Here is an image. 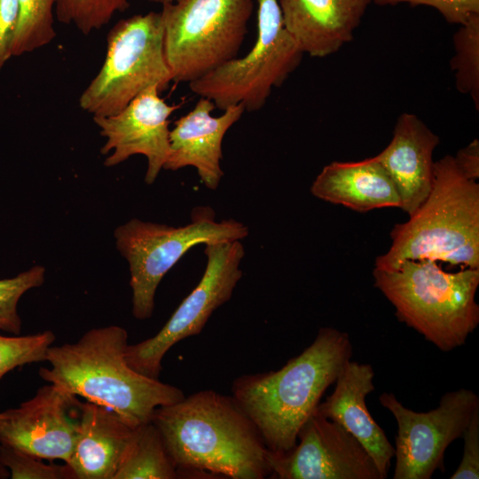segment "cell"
<instances>
[{"mask_svg": "<svg viewBox=\"0 0 479 479\" xmlns=\"http://www.w3.org/2000/svg\"><path fill=\"white\" fill-rule=\"evenodd\" d=\"M151 421L162 436L178 477H270V451L232 396L200 390L156 408Z\"/></svg>", "mask_w": 479, "mask_h": 479, "instance_id": "obj_1", "label": "cell"}, {"mask_svg": "<svg viewBox=\"0 0 479 479\" xmlns=\"http://www.w3.org/2000/svg\"><path fill=\"white\" fill-rule=\"evenodd\" d=\"M351 357L347 333L321 327L312 343L279 370L234 379L232 397L255 424L268 450L287 452Z\"/></svg>", "mask_w": 479, "mask_h": 479, "instance_id": "obj_2", "label": "cell"}, {"mask_svg": "<svg viewBox=\"0 0 479 479\" xmlns=\"http://www.w3.org/2000/svg\"><path fill=\"white\" fill-rule=\"evenodd\" d=\"M128 332L119 326L87 331L73 343L51 345L38 373L74 396L114 411L136 428L152 419L156 408L174 404L182 389L132 369L125 357Z\"/></svg>", "mask_w": 479, "mask_h": 479, "instance_id": "obj_3", "label": "cell"}, {"mask_svg": "<svg viewBox=\"0 0 479 479\" xmlns=\"http://www.w3.org/2000/svg\"><path fill=\"white\" fill-rule=\"evenodd\" d=\"M388 252L375 269L394 271L406 260H433L479 268V185L467 178L454 158L435 161L430 193L408 221L397 224Z\"/></svg>", "mask_w": 479, "mask_h": 479, "instance_id": "obj_4", "label": "cell"}, {"mask_svg": "<svg viewBox=\"0 0 479 479\" xmlns=\"http://www.w3.org/2000/svg\"><path fill=\"white\" fill-rule=\"evenodd\" d=\"M373 276L397 319L442 351L464 345L479 324V268L449 272L433 260H406L394 271L374 268Z\"/></svg>", "mask_w": 479, "mask_h": 479, "instance_id": "obj_5", "label": "cell"}, {"mask_svg": "<svg viewBox=\"0 0 479 479\" xmlns=\"http://www.w3.org/2000/svg\"><path fill=\"white\" fill-rule=\"evenodd\" d=\"M253 0H177L162 5L165 59L172 82H191L237 57Z\"/></svg>", "mask_w": 479, "mask_h": 479, "instance_id": "obj_6", "label": "cell"}, {"mask_svg": "<svg viewBox=\"0 0 479 479\" xmlns=\"http://www.w3.org/2000/svg\"><path fill=\"white\" fill-rule=\"evenodd\" d=\"M248 228L234 219L216 222L208 207L192 210L191 223L179 227L134 218L116 228V247L130 266L132 314L148 319L154 310L157 287L165 274L199 244L240 240Z\"/></svg>", "mask_w": 479, "mask_h": 479, "instance_id": "obj_7", "label": "cell"}, {"mask_svg": "<svg viewBox=\"0 0 479 479\" xmlns=\"http://www.w3.org/2000/svg\"><path fill=\"white\" fill-rule=\"evenodd\" d=\"M171 82L161 12L136 14L108 32L104 63L81 94L79 105L93 117L109 116L148 87L157 85L161 91Z\"/></svg>", "mask_w": 479, "mask_h": 479, "instance_id": "obj_8", "label": "cell"}, {"mask_svg": "<svg viewBox=\"0 0 479 479\" xmlns=\"http://www.w3.org/2000/svg\"><path fill=\"white\" fill-rule=\"evenodd\" d=\"M256 2L257 33L251 50L189 82L194 94L223 111L240 104L247 112L260 110L271 90L285 82L304 54L284 27L279 1Z\"/></svg>", "mask_w": 479, "mask_h": 479, "instance_id": "obj_9", "label": "cell"}, {"mask_svg": "<svg viewBox=\"0 0 479 479\" xmlns=\"http://www.w3.org/2000/svg\"><path fill=\"white\" fill-rule=\"evenodd\" d=\"M207 265L194 289L182 301L166 324L153 337L128 344L125 357L139 373L159 379L162 359L180 341L198 335L213 312L228 302L242 277L245 250L240 240L205 244Z\"/></svg>", "mask_w": 479, "mask_h": 479, "instance_id": "obj_10", "label": "cell"}, {"mask_svg": "<svg viewBox=\"0 0 479 479\" xmlns=\"http://www.w3.org/2000/svg\"><path fill=\"white\" fill-rule=\"evenodd\" d=\"M379 400L397 424L394 479H429L436 469L444 470L446 449L462 438L479 409L478 395L467 389L445 393L438 406L428 412L405 407L393 393L383 392Z\"/></svg>", "mask_w": 479, "mask_h": 479, "instance_id": "obj_11", "label": "cell"}, {"mask_svg": "<svg viewBox=\"0 0 479 479\" xmlns=\"http://www.w3.org/2000/svg\"><path fill=\"white\" fill-rule=\"evenodd\" d=\"M270 478L382 479L364 445L342 425L316 410L287 452H269Z\"/></svg>", "mask_w": 479, "mask_h": 479, "instance_id": "obj_12", "label": "cell"}, {"mask_svg": "<svg viewBox=\"0 0 479 479\" xmlns=\"http://www.w3.org/2000/svg\"><path fill=\"white\" fill-rule=\"evenodd\" d=\"M79 403L56 384L43 386L19 407L0 412V444L67 463L78 435Z\"/></svg>", "mask_w": 479, "mask_h": 479, "instance_id": "obj_13", "label": "cell"}, {"mask_svg": "<svg viewBox=\"0 0 479 479\" xmlns=\"http://www.w3.org/2000/svg\"><path fill=\"white\" fill-rule=\"evenodd\" d=\"M153 85L135 97L123 109L109 116H94L100 134L106 138L102 154H109L104 164L118 165L130 156L147 159L145 181L153 184L166 162L169 148V116L179 105H169Z\"/></svg>", "mask_w": 479, "mask_h": 479, "instance_id": "obj_14", "label": "cell"}, {"mask_svg": "<svg viewBox=\"0 0 479 479\" xmlns=\"http://www.w3.org/2000/svg\"><path fill=\"white\" fill-rule=\"evenodd\" d=\"M215 104L200 97L194 107L181 116L169 130V148L163 169L177 170L192 166L201 182L216 190L224 176L222 143L228 130L245 112L243 105L232 106L219 116H212Z\"/></svg>", "mask_w": 479, "mask_h": 479, "instance_id": "obj_15", "label": "cell"}, {"mask_svg": "<svg viewBox=\"0 0 479 479\" xmlns=\"http://www.w3.org/2000/svg\"><path fill=\"white\" fill-rule=\"evenodd\" d=\"M439 142V137L419 117L404 113L397 118L389 144L374 156L393 181L400 208L409 216L431 192L433 153Z\"/></svg>", "mask_w": 479, "mask_h": 479, "instance_id": "obj_16", "label": "cell"}, {"mask_svg": "<svg viewBox=\"0 0 479 479\" xmlns=\"http://www.w3.org/2000/svg\"><path fill=\"white\" fill-rule=\"evenodd\" d=\"M370 364L349 361L338 375L334 389L316 411L342 425L373 459L382 479L387 478L395 448L367 409L365 397L374 390Z\"/></svg>", "mask_w": 479, "mask_h": 479, "instance_id": "obj_17", "label": "cell"}, {"mask_svg": "<svg viewBox=\"0 0 479 479\" xmlns=\"http://www.w3.org/2000/svg\"><path fill=\"white\" fill-rule=\"evenodd\" d=\"M284 27L303 53L323 58L353 37L373 0H278Z\"/></svg>", "mask_w": 479, "mask_h": 479, "instance_id": "obj_18", "label": "cell"}, {"mask_svg": "<svg viewBox=\"0 0 479 479\" xmlns=\"http://www.w3.org/2000/svg\"><path fill=\"white\" fill-rule=\"evenodd\" d=\"M134 429L108 407L80 402L77 439L65 463L72 479H114Z\"/></svg>", "mask_w": 479, "mask_h": 479, "instance_id": "obj_19", "label": "cell"}, {"mask_svg": "<svg viewBox=\"0 0 479 479\" xmlns=\"http://www.w3.org/2000/svg\"><path fill=\"white\" fill-rule=\"evenodd\" d=\"M310 192L325 201L362 213L400 208L401 204L393 181L374 157L331 162L317 176Z\"/></svg>", "mask_w": 479, "mask_h": 479, "instance_id": "obj_20", "label": "cell"}, {"mask_svg": "<svg viewBox=\"0 0 479 479\" xmlns=\"http://www.w3.org/2000/svg\"><path fill=\"white\" fill-rule=\"evenodd\" d=\"M177 467L150 420L134 429L114 479H175Z\"/></svg>", "mask_w": 479, "mask_h": 479, "instance_id": "obj_21", "label": "cell"}, {"mask_svg": "<svg viewBox=\"0 0 479 479\" xmlns=\"http://www.w3.org/2000/svg\"><path fill=\"white\" fill-rule=\"evenodd\" d=\"M454 55L451 67L456 89L469 94L479 110V13L473 14L453 35Z\"/></svg>", "mask_w": 479, "mask_h": 479, "instance_id": "obj_22", "label": "cell"}, {"mask_svg": "<svg viewBox=\"0 0 479 479\" xmlns=\"http://www.w3.org/2000/svg\"><path fill=\"white\" fill-rule=\"evenodd\" d=\"M58 0H19L20 18L14 38L12 57L35 51L56 37L55 6Z\"/></svg>", "mask_w": 479, "mask_h": 479, "instance_id": "obj_23", "label": "cell"}, {"mask_svg": "<svg viewBox=\"0 0 479 479\" xmlns=\"http://www.w3.org/2000/svg\"><path fill=\"white\" fill-rule=\"evenodd\" d=\"M128 7L129 0H58L55 14L59 22L74 25L82 34L89 35Z\"/></svg>", "mask_w": 479, "mask_h": 479, "instance_id": "obj_24", "label": "cell"}, {"mask_svg": "<svg viewBox=\"0 0 479 479\" xmlns=\"http://www.w3.org/2000/svg\"><path fill=\"white\" fill-rule=\"evenodd\" d=\"M55 339L50 330L27 335L0 334V379L16 367L46 361L47 351Z\"/></svg>", "mask_w": 479, "mask_h": 479, "instance_id": "obj_25", "label": "cell"}, {"mask_svg": "<svg viewBox=\"0 0 479 479\" xmlns=\"http://www.w3.org/2000/svg\"><path fill=\"white\" fill-rule=\"evenodd\" d=\"M45 269L35 266L10 279H0V330L20 334L21 319L18 302L29 289L40 287L44 281Z\"/></svg>", "mask_w": 479, "mask_h": 479, "instance_id": "obj_26", "label": "cell"}, {"mask_svg": "<svg viewBox=\"0 0 479 479\" xmlns=\"http://www.w3.org/2000/svg\"><path fill=\"white\" fill-rule=\"evenodd\" d=\"M27 452L0 444V464L12 479H72L67 466L46 463Z\"/></svg>", "mask_w": 479, "mask_h": 479, "instance_id": "obj_27", "label": "cell"}, {"mask_svg": "<svg viewBox=\"0 0 479 479\" xmlns=\"http://www.w3.org/2000/svg\"><path fill=\"white\" fill-rule=\"evenodd\" d=\"M379 5L409 3L413 5H428L436 9L452 24H464L473 14L479 13V0H373Z\"/></svg>", "mask_w": 479, "mask_h": 479, "instance_id": "obj_28", "label": "cell"}, {"mask_svg": "<svg viewBox=\"0 0 479 479\" xmlns=\"http://www.w3.org/2000/svg\"><path fill=\"white\" fill-rule=\"evenodd\" d=\"M463 456L451 479L479 478V409H477L462 436Z\"/></svg>", "mask_w": 479, "mask_h": 479, "instance_id": "obj_29", "label": "cell"}, {"mask_svg": "<svg viewBox=\"0 0 479 479\" xmlns=\"http://www.w3.org/2000/svg\"><path fill=\"white\" fill-rule=\"evenodd\" d=\"M19 18V0H0V71L12 57Z\"/></svg>", "mask_w": 479, "mask_h": 479, "instance_id": "obj_30", "label": "cell"}, {"mask_svg": "<svg viewBox=\"0 0 479 479\" xmlns=\"http://www.w3.org/2000/svg\"><path fill=\"white\" fill-rule=\"evenodd\" d=\"M454 161L459 169L467 178L477 180L479 177V141L474 139L464 148L460 149L455 156Z\"/></svg>", "mask_w": 479, "mask_h": 479, "instance_id": "obj_31", "label": "cell"}, {"mask_svg": "<svg viewBox=\"0 0 479 479\" xmlns=\"http://www.w3.org/2000/svg\"><path fill=\"white\" fill-rule=\"evenodd\" d=\"M152 3L161 4V6L167 4L174 3L177 0H148Z\"/></svg>", "mask_w": 479, "mask_h": 479, "instance_id": "obj_32", "label": "cell"}, {"mask_svg": "<svg viewBox=\"0 0 479 479\" xmlns=\"http://www.w3.org/2000/svg\"><path fill=\"white\" fill-rule=\"evenodd\" d=\"M8 475L9 471L0 464V478H6Z\"/></svg>", "mask_w": 479, "mask_h": 479, "instance_id": "obj_33", "label": "cell"}]
</instances>
